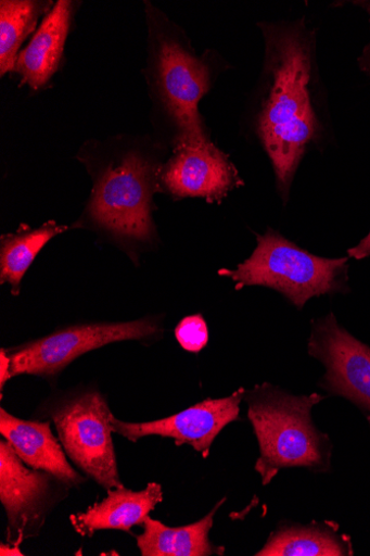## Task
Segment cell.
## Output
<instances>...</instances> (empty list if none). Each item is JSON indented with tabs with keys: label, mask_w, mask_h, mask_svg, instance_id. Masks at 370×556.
Masks as SVG:
<instances>
[{
	"label": "cell",
	"mask_w": 370,
	"mask_h": 556,
	"mask_svg": "<svg viewBox=\"0 0 370 556\" xmlns=\"http://www.w3.org/2000/svg\"><path fill=\"white\" fill-rule=\"evenodd\" d=\"M308 355L326 367L320 387L355 404L370 424V348L330 314L311 321Z\"/></svg>",
	"instance_id": "cell-9"
},
{
	"label": "cell",
	"mask_w": 370,
	"mask_h": 556,
	"mask_svg": "<svg viewBox=\"0 0 370 556\" xmlns=\"http://www.w3.org/2000/svg\"><path fill=\"white\" fill-rule=\"evenodd\" d=\"M50 422L23 420L0 409V433L29 468L54 475L72 488L86 483L67 459V453L51 431Z\"/></svg>",
	"instance_id": "cell-12"
},
{
	"label": "cell",
	"mask_w": 370,
	"mask_h": 556,
	"mask_svg": "<svg viewBox=\"0 0 370 556\" xmlns=\"http://www.w3.org/2000/svg\"><path fill=\"white\" fill-rule=\"evenodd\" d=\"M0 555H16V556H23V552L21 551L20 546L13 545V544H0Z\"/></svg>",
	"instance_id": "cell-22"
},
{
	"label": "cell",
	"mask_w": 370,
	"mask_h": 556,
	"mask_svg": "<svg viewBox=\"0 0 370 556\" xmlns=\"http://www.w3.org/2000/svg\"><path fill=\"white\" fill-rule=\"evenodd\" d=\"M347 252L348 256L356 261L370 257V231L356 247L349 249Z\"/></svg>",
	"instance_id": "cell-21"
},
{
	"label": "cell",
	"mask_w": 370,
	"mask_h": 556,
	"mask_svg": "<svg viewBox=\"0 0 370 556\" xmlns=\"http://www.w3.org/2000/svg\"><path fill=\"white\" fill-rule=\"evenodd\" d=\"M181 348L191 353H199L208 342V329L201 315L183 318L175 330Z\"/></svg>",
	"instance_id": "cell-19"
},
{
	"label": "cell",
	"mask_w": 370,
	"mask_h": 556,
	"mask_svg": "<svg viewBox=\"0 0 370 556\" xmlns=\"http://www.w3.org/2000/svg\"><path fill=\"white\" fill-rule=\"evenodd\" d=\"M164 501L163 485L151 482L144 490L132 491L124 486L109 490V496L91 505L85 513L71 516L75 531L91 538L101 530H120L133 534L131 529L143 527L150 514Z\"/></svg>",
	"instance_id": "cell-13"
},
{
	"label": "cell",
	"mask_w": 370,
	"mask_h": 556,
	"mask_svg": "<svg viewBox=\"0 0 370 556\" xmlns=\"http://www.w3.org/2000/svg\"><path fill=\"white\" fill-rule=\"evenodd\" d=\"M73 17L74 3L67 0H60L46 15L14 68L23 84L39 90L59 72Z\"/></svg>",
	"instance_id": "cell-14"
},
{
	"label": "cell",
	"mask_w": 370,
	"mask_h": 556,
	"mask_svg": "<svg viewBox=\"0 0 370 556\" xmlns=\"http://www.w3.org/2000/svg\"><path fill=\"white\" fill-rule=\"evenodd\" d=\"M54 5L31 0H3L0 3V74L14 72L21 47L44 13Z\"/></svg>",
	"instance_id": "cell-18"
},
{
	"label": "cell",
	"mask_w": 370,
	"mask_h": 556,
	"mask_svg": "<svg viewBox=\"0 0 370 556\" xmlns=\"http://www.w3.org/2000/svg\"><path fill=\"white\" fill-rule=\"evenodd\" d=\"M163 331V323L155 317L71 326L8 350L12 378L27 375L51 380L85 353L116 342L155 340Z\"/></svg>",
	"instance_id": "cell-7"
},
{
	"label": "cell",
	"mask_w": 370,
	"mask_h": 556,
	"mask_svg": "<svg viewBox=\"0 0 370 556\" xmlns=\"http://www.w3.org/2000/svg\"><path fill=\"white\" fill-rule=\"evenodd\" d=\"M252 256L235 270L219 275L235 289L260 286L282 293L297 309L315 296L348 291V258L328 260L310 254L275 230L257 236Z\"/></svg>",
	"instance_id": "cell-3"
},
{
	"label": "cell",
	"mask_w": 370,
	"mask_h": 556,
	"mask_svg": "<svg viewBox=\"0 0 370 556\" xmlns=\"http://www.w3.org/2000/svg\"><path fill=\"white\" fill-rule=\"evenodd\" d=\"M162 165L128 150L93 176L87 214L100 229L135 242H148L155 235L152 195L158 188Z\"/></svg>",
	"instance_id": "cell-4"
},
{
	"label": "cell",
	"mask_w": 370,
	"mask_h": 556,
	"mask_svg": "<svg viewBox=\"0 0 370 556\" xmlns=\"http://www.w3.org/2000/svg\"><path fill=\"white\" fill-rule=\"evenodd\" d=\"M327 396L311 393L294 395L263 383L246 390L247 418L259 446L255 471L268 485L281 470L303 468L312 473L331 470L333 444L311 419L316 404Z\"/></svg>",
	"instance_id": "cell-2"
},
{
	"label": "cell",
	"mask_w": 370,
	"mask_h": 556,
	"mask_svg": "<svg viewBox=\"0 0 370 556\" xmlns=\"http://www.w3.org/2000/svg\"><path fill=\"white\" fill-rule=\"evenodd\" d=\"M245 391L241 388L227 397L206 399L175 416L149 422H126L114 416L113 430L131 442L150 435L169 438L178 446L191 445L206 459L217 437L239 420Z\"/></svg>",
	"instance_id": "cell-10"
},
{
	"label": "cell",
	"mask_w": 370,
	"mask_h": 556,
	"mask_svg": "<svg viewBox=\"0 0 370 556\" xmlns=\"http://www.w3.org/2000/svg\"><path fill=\"white\" fill-rule=\"evenodd\" d=\"M226 498L217 503L200 521L179 528H171L149 517L143 533L136 536L142 556H208L224 555L226 548L210 542L215 517Z\"/></svg>",
	"instance_id": "cell-15"
},
{
	"label": "cell",
	"mask_w": 370,
	"mask_h": 556,
	"mask_svg": "<svg viewBox=\"0 0 370 556\" xmlns=\"http://www.w3.org/2000/svg\"><path fill=\"white\" fill-rule=\"evenodd\" d=\"M68 230L67 226L54 220L33 229L27 225L15 233L2 236L0 240V283H10L17 295L27 270L42 248L56 236Z\"/></svg>",
	"instance_id": "cell-17"
},
{
	"label": "cell",
	"mask_w": 370,
	"mask_h": 556,
	"mask_svg": "<svg viewBox=\"0 0 370 556\" xmlns=\"http://www.w3.org/2000/svg\"><path fill=\"white\" fill-rule=\"evenodd\" d=\"M73 488L59 477L27 467L7 439L0 441V502L8 517V543L37 538Z\"/></svg>",
	"instance_id": "cell-8"
},
{
	"label": "cell",
	"mask_w": 370,
	"mask_h": 556,
	"mask_svg": "<svg viewBox=\"0 0 370 556\" xmlns=\"http://www.w3.org/2000/svg\"><path fill=\"white\" fill-rule=\"evenodd\" d=\"M158 184L176 199L221 202L239 186V172L209 140L176 143L174 156L162 166Z\"/></svg>",
	"instance_id": "cell-11"
},
{
	"label": "cell",
	"mask_w": 370,
	"mask_h": 556,
	"mask_svg": "<svg viewBox=\"0 0 370 556\" xmlns=\"http://www.w3.org/2000/svg\"><path fill=\"white\" fill-rule=\"evenodd\" d=\"M69 459L105 490L124 486L113 440L114 417L94 388H79L46 404Z\"/></svg>",
	"instance_id": "cell-5"
},
{
	"label": "cell",
	"mask_w": 370,
	"mask_h": 556,
	"mask_svg": "<svg viewBox=\"0 0 370 556\" xmlns=\"http://www.w3.org/2000/svg\"><path fill=\"white\" fill-rule=\"evenodd\" d=\"M154 33L150 83L178 128L177 143L209 140L199 114V103L210 88L209 65L195 56L176 33Z\"/></svg>",
	"instance_id": "cell-6"
},
{
	"label": "cell",
	"mask_w": 370,
	"mask_h": 556,
	"mask_svg": "<svg viewBox=\"0 0 370 556\" xmlns=\"http://www.w3.org/2000/svg\"><path fill=\"white\" fill-rule=\"evenodd\" d=\"M256 556H350L352 539L341 534L334 521L308 526H282L269 538Z\"/></svg>",
	"instance_id": "cell-16"
},
{
	"label": "cell",
	"mask_w": 370,
	"mask_h": 556,
	"mask_svg": "<svg viewBox=\"0 0 370 556\" xmlns=\"http://www.w3.org/2000/svg\"><path fill=\"white\" fill-rule=\"evenodd\" d=\"M0 389H4L5 383L12 378V362L8 350L0 351Z\"/></svg>",
	"instance_id": "cell-20"
},
{
	"label": "cell",
	"mask_w": 370,
	"mask_h": 556,
	"mask_svg": "<svg viewBox=\"0 0 370 556\" xmlns=\"http://www.w3.org/2000/svg\"><path fill=\"white\" fill-rule=\"evenodd\" d=\"M266 93L256 129L286 200L308 146L320 135L311 94L312 58L302 24L266 25Z\"/></svg>",
	"instance_id": "cell-1"
}]
</instances>
